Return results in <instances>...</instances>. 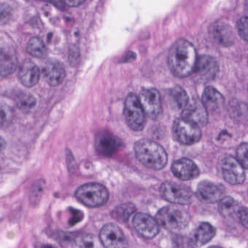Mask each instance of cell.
<instances>
[{
	"instance_id": "obj_6",
	"label": "cell",
	"mask_w": 248,
	"mask_h": 248,
	"mask_svg": "<svg viewBox=\"0 0 248 248\" xmlns=\"http://www.w3.org/2000/svg\"><path fill=\"white\" fill-rule=\"evenodd\" d=\"M160 194L165 200L177 205H189L193 199V194L189 188L172 182H164L160 186Z\"/></svg>"
},
{
	"instance_id": "obj_30",
	"label": "cell",
	"mask_w": 248,
	"mask_h": 248,
	"mask_svg": "<svg viewBox=\"0 0 248 248\" xmlns=\"http://www.w3.org/2000/svg\"><path fill=\"white\" fill-rule=\"evenodd\" d=\"M14 116L13 108L7 103L0 102V128L9 126L13 122Z\"/></svg>"
},
{
	"instance_id": "obj_1",
	"label": "cell",
	"mask_w": 248,
	"mask_h": 248,
	"mask_svg": "<svg viewBox=\"0 0 248 248\" xmlns=\"http://www.w3.org/2000/svg\"><path fill=\"white\" fill-rule=\"evenodd\" d=\"M197 61L196 50L189 41L179 39L170 47L168 63L170 71L176 77L185 78L193 74Z\"/></svg>"
},
{
	"instance_id": "obj_24",
	"label": "cell",
	"mask_w": 248,
	"mask_h": 248,
	"mask_svg": "<svg viewBox=\"0 0 248 248\" xmlns=\"http://www.w3.org/2000/svg\"><path fill=\"white\" fill-rule=\"evenodd\" d=\"M101 242L91 234H83L74 239L72 248H100Z\"/></svg>"
},
{
	"instance_id": "obj_39",
	"label": "cell",
	"mask_w": 248,
	"mask_h": 248,
	"mask_svg": "<svg viewBox=\"0 0 248 248\" xmlns=\"http://www.w3.org/2000/svg\"><path fill=\"white\" fill-rule=\"evenodd\" d=\"M210 248H221L216 247V246H214V247H211Z\"/></svg>"
},
{
	"instance_id": "obj_12",
	"label": "cell",
	"mask_w": 248,
	"mask_h": 248,
	"mask_svg": "<svg viewBox=\"0 0 248 248\" xmlns=\"http://www.w3.org/2000/svg\"><path fill=\"white\" fill-rule=\"evenodd\" d=\"M182 118L201 128L208 124V111L202 101L193 100L183 109Z\"/></svg>"
},
{
	"instance_id": "obj_8",
	"label": "cell",
	"mask_w": 248,
	"mask_h": 248,
	"mask_svg": "<svg viewBox=\"0 0 248 248\" xmlns=\"http://www.w3.org/2000/svg\"><path fill=\"white\" fill-rule=\"evenodd\" d=\"M139 100L146 116L152 119H158L163 113L160 93L155 88L144 89L139 96Z\"/></svg>"
},
{
	"instance_id": "obj_11",
	"label": "cell",
	"mask_w": 248,
	"mask_h": 248,
	"mask_svg": "<svg viewBox=\"0 0 248 248\" xmlns=\"http://www.w3.org/2000/svg\"><path fill=\"white\" fill-rule=\"evenodd\" d=\"M223 177L230 184H241L246 180V173L238 160L231 156H227L221 164Z\"/></svg>"
},
{
	"instance_id": "obj_33",
	"label": "cell",
	"mask_w": 248,
	"mask_h": 248,
	"mask_svg": "<svg viewBox=\"0 0 248 248\" xmlns=\"http://www.w3.org/2000/svg\"><path fill=\"white\" fill-rule=\"evenodd\" d=\"M70 210H71V217L69 221V224L70 225L74 226L83 219L84 214H82L81 211L74 209V208H71Z\"/></svg>"
},
{
	"instance_id": "obj_2",
	"label": "cell",
	"mask_w": 248,
	"mask_h": 248,
	"mask_svg": "<svg viewBox=\"0 0 248 248\" xmlns=\"http://www.w3.org/2000/svg\"><path fill=\"white\" fill-rule=\"evenodd\" d=\"M134 151L137 160L148 168L160 170L167 165V153L160 144L151 140H139L134 145Z\"/></svg>"
},
{
	"instance_id": "obj_14",
	"label": "cell",
	"mask_w": 248,
	"mask_h": 248,
	"mask_svg": "<svg viewBox=\"0 0 248 248\" xmlns=\"http://www.w3.org/2000/svg\"><path fill=\"white\" fill-rule=\"evenodd\" d=\"M224 193L225 188L223 185L208 181L201 182L196 192L198 199L205 203H216L222 199Z\"/></svg>"
},
{
	"instance_id": "obj_18",
	"label": "cell",
	"mask_w": 248,
	"mask_h": 248,
	"mask_svg": "<svg viewBox=\"0 0 248 248\" xmlns=\"http://www.w3.org/2000/svg\"><path fill=\"white\" fill-rule=\"evenodd\" d=\"M212 35L218 45L230 47L234 44V36L232 28L226 20L216 22L212 27Z\"/></svg>"
},
{
	"instance_id": "obj_26",
	"label": "cell",
	"mask_w": 248,
	"mask_h": 248,
	"mask_svg": "<svg viewBox=\"0 0 248 248\" xmlns=\"http://www.w3.org/2000/svg\"><path fill=\"white\" fill-rule=\"evenodd\" d=\"M170 98L173 106L177 109H184L189 103L187 93L180 86H176L170 90Z\"/></svg>"
},
{
	"instance_id": "obj_21",
	"label": "cell",
	"mask_w": 248,
	"mask_h": 248,
	"mask_svg": "<svg viewBox=\"0 0 248 248\" xmlns=\"http://www.w3.org/2000/svg\"><path fill=\"white\" fill-rule=\"evenodd\" d=\"M216 235V230L208 223H202L195 230L189 241V246L193 248H201L209 243Z\"/></svg>"
},
{
	"instance_id": "obj_38",
	"label": "cell",
	"mask_w": 248,
	"mask_h": 248,
	"mask_svg": "<svg viewBox=\"0 0 248 248\" xmlns=\"http://www.w3.org/2000/svg\"><path fill=\"white\" fill-rule=\"evenodd\" d=\"M42 248H55L54 247H52V246H45L42 247Z\"/></svg>"
},
{
	"instance_id": "obj_32",
	"label": "cell",
	"mask_w": 248,
	"mask_h": 248,
	"mask_svg": "<svg viewBox=\"0 0 248 248\" xmlns=\"http://www.w3.org/2000/svg\"><path fill=\"white\" fill-rule=\"evenodd\" d=\"M237 29L240 37L248 44V16L241 17L237 21Z\"/></svg>"
},
{
	"instance_id": "obj_31",
	"label": "cell",
	"mask_w": 248,
	"mask_h": 248,
	"mask_svg": "<svg viewBox=\"0 0 248 248\" xmlns=\"http://www.w3.org/2000/svg\"><path fill=\"white\" fill-rule=\"evenodd\" d=\"M237 160L245 168L248 169V143H243L237 150Z\"/></svg>"
},
{
	"instance_id": "obj_28",
	"label": "cell",
	"mask_w": 248,
	"mask_h": 248,
	"mask_svg": "<svg viewBox=\"0 0 248 248\" xmlns=\"http://www.w3.org/2000/svg\"><path fill=\"white\" fill-rule=\"evenodd\" d=\"M136 211V207L130 202L122 204L112 212L115 219L121 223H125Z\"/></svg>"
},
{
	"instance_id": "obj_15",
	"label": "cell",
	"mask_w": 248,
	"mask_h": 248,
	"mask_svg": "<svg viewBox=\"0 0 248 248\" xmlns=\"http://www.w3.org/2000/svg\"><path fill=\"white\" fill-rule=\"evenodd\" d=\"M218 64L216 58L210 55H201L198 58L195 73L198 80L206 83L215 78L218 72Z\"/></svg>"
},
{
	"instance_id": "obj_3",
	"label": "cell",
	"mask_w": 248,
	"mask_h": 248,
	"mask_svg": "<svg viewBox=\"0 0 248 248\" xmlns=\"http://www.w3.org/2000/svg\"><path fill=\"white\" fill-rule=\"evenodd\" d=\"M76 198L86 206L98 208L107 203L109 192L106 186L100 183H87L77 189Z\"/></svg>"
},
{
	"instance_id": "obj_17",
	"label": "cell",
	"mask_w": 248,
	"mask_h": 248,
	"mask_svg": "<svg viewBox=\"0 0 248 248\" xmlns=\"http://www.w3.org/2000/svg\"><path fill=\"white\" fill-rule=\"evenodd\" d=\"M43 74L48 84L55 87L61 84L65 79V67L58 60H49L44 66Z\"/></svg>"
},
{
	"instance_id": "obj_27",
	"label": "cell",
	"mask_w": 248,
	"mask_h": 248,
	"mask_svg": "<svg viewBox=\"0 0 248 248\" xmlns=\"http://www.w3.org/2000/svg\"><path fill=\"white\" fill-rule=\"evenodd\" d=\"M15 100L17 108L25 113L31 112L36 103V99L30 93L25 92L17 93Z\"/></svg>"
},
{
	"instance_id": "obj_36",
	"label": "cell",
	"mask_w": 248,
	"mask_h": 248,
	"mask_svg": "<svg viewBox=\"0 0 248 248\" xmlns=\"http://www.w3.org/2000/svg\"><path fill=\"white\" fill-rule=\"evenodd\" d=\"M63 2L64 4H67V5L70 6V7H78V6L83 4L84 1L78 0V1H63Z\"/></svg>"
},
{
	"instance_id": "obj_5",
	"label": "cell",
	"mask_w": 248,
	"mask_h": 248,
	"mask_svg": "<svg viewBox=\"0 0 248 248\" xmlns=\"http://www.w3.org/2000/svg\"><path fill=\"white\" fill-rule=\"evenodd\" d=\"M124 115L127 125L131 130L141 131L144 129L146 124V115L138 96L134 93H129L125 99Z\"/></svg>"
},
{
	"instance_id": "obj_29",
	"label": "cell",
	"mask_w": 248,
	"mask_h": 248,
	"mask_svg": "<svg viewBox=\"0 0 248 248\" xmlns=\"http://www.w3.org/2000/svg\"><path fill=\"white\" fill-rule=\"evenodd\" d=\"M45 186V181L42 179L36 181L32 185L30 194H29V199L33 206H36L39 203V201L41 200V198L43 195Z\"/></svg>"
},
{
	"instance_id": "obj_9",
	"label": "cell",
	"mask_w": 248,
	"mask_h": 248,
	"mask_svg": "<svg viewBox=\"0 0 248 248\" xmlns=\"http://www.w3.org/2000/svg\"><path fill=\"white\" fill-rule=\"evenodd\" d=\"M100 240L106 248H128V241L123 231L114 224H108L103 227Z\"/></svg>"
},
{
	"instance_id": "obj_13",
	"label": "cell",
	"mask_w": 248,
	"mask_h": 248,
	"mask_svg": "<svg viewBox=\"0 0 248 248\" xmlns=\"http://www.w3.org/2000/svg\"><path fill=\"white\" fill-rule=\"evenodd\" d=\"M132 223L138 234L146 239L154 238L160 231L158 223L155 218L144 213L136 214Z\"/></svg>"
},
{
	"instance_id": "obj_7",
	"label": "cell",
	"mask_w": 248,
	"mask_h": 248,
	"mask_svg": "<svg viewBox=\"0 0 248 248\" xmlns=\"http://www.w3.org/2000/svg\"><path fill=\"white\" fill-rule=\"evenodd\" d=\"M173 137L176 141L183 145L196 144L202 137L201 128L182 118L176 119L173 125Z\"/></svg>"
},
{
	"instance_id": "obj_34",
	"label": "cell",
	"mask_w": 248,
	"mask_h": 248,
	"mask_svg": "<svg viewBox=\"0 0 248 248\" xmlns=\"http://www.w3.org/2000/svg\"><path fill=\"white\" fill-rule=\"evenodd\" d=\"M241 224L248 230V208L242 207L237 212Z\"/></svg>"
},
{
	"instance_id": "obj_10",
	"label": "cell",
	"mask_w": 248,
	"mask_h": 248,
	"mask_svg": "<svg viewBox=\"0 0 248 248\" xmlns=\"http://www.w3.org/2000/svg\"><path fill=\"white\" fill-rule=\"evenodd\" d=\"M123 146L122 140L108 131H100L96 135L95 148L100 155L111 157Z\"/></svg>"
},
{
	"instance_id": "obj_25",
	"label": "cell",
	"mask_w": 248,
	"mask_h": 248,
	"mask_svg": "<svg viewBox=\"0 0 248 248\" xmlns=\"http://www.w3.org/2000/svg\"><path fill=\"white\" fill-rule=\"evenodd\" d=\"M239 203L231 197H224L218 204V211L222 216L227 218L238 212Z\"/></svg>"
},
{
	"instance_id": "obj_19",
	"label": "cell",
	"mask_w": 248,
	"mask_h": 248,
	"mask_svg": "<svg viewBox=\"0 0 248 248\" xmlns=\"http://www.w3.org/2000/svg\"><path fill=\"white\" fill-rule=\"evenodd\" d=\"M18 79L25 87H33L40 79V70L33 61L26 60L19 68Z\"/></svg>"
},
{
	"instance_id": "obj_4",
	"label": "cell",
	"mask_w": 248,
	"mask_h": 248,
	"mask_svg": "<svg viewBox=\"0 0 248 248\" xmlns=\"http://www.w3.org/2000/svg\"><path fill=\"white\" fill-rule=\"evenodd\" d=\"M155 219L163 228L171 231L185 230L189 222V215L184 210L173 206L161 208L157 212Z\"/></svg>"
},
{
	"instance_id": "obj_16",
	"label": "cell",
	"mask_w": 248,
	"mask_h": 248,
	"mask_svg": "<svg viewBox=\"0 0 248 248\" xmlns=\"http://www.w3.org/2000/svg\"><path fill=\"white\" fill-rule=\"evenodd\" d=\"M173 174L182 181H189L199 176L200 170L192 160L182 158L176 160L172 164Z\"/></svg>"
},
{
	"instance_id": "obj_35",
	"label": "cell",
	"mask_w": 248,
	"mask_h": 248,
	"mask_svg": "<svg viewBox=\"0 0 248 248\" xmlns=\"http://www.w3.org/2000/svg\"><path fill=\"white\" fill-rule=\"evenodd\" d=\"M10 15V7L6 4L0 5V22L6 21Z\"/></svg>"
},
{
	"instance_id": "obj_20",
	"label": "cell",
	"mask_w": 248,
	"mask_h": 248,
	"mask_svg": "<svg viewBox=\"0 0 248 248\" xmlns=\"http://www.w3.org/2000/svg\"><path fill=\"white\" fill-rule=\"evenodd\" d=\"M17 59L16 52L10 47L0 46V76L7 77L16 71Z\"/></svg>"
},
{
	"instance_id": "obj_22",
	"label": "cell",
	"mask_w": 248,
	"mask_h": 248,
	"mask_svg": "<svg viewBox=\"0 0 248 248\" xmlns=\"http://www.w3.org/2000/svg\"><path fill=\"white\" fill-rule=\"evenodd\" d=\"M202 103L208 112H217L224 106V99L217 89L208 87L202 93Z\"/></svg>"
},
{
	"instance_id": "obj_23",
	"label": "cell",
	"mask_w": 248,
	"mask_h": 248,
	"mask_svg": "<svg viewBox=\"0 0 248 248\" xmlns=\"http://www.w3.org/2000/svg\"><path fill=\"white\" fill-rule=\"evenodd\" d=\"M27 51L31 56L41 59L47 55V48L45 42L37 36L31 38L27 44Z\"/></svg>"
},
{
	"instance_id": "obj_37",
	"label": "cell",
	"mask_w": 248,
	"mask_h": 248,
	"mask_svg": "<svg viewBox=\"0 0 248 248\" xmlns=\"http://www.w3.org/2000/svg\"><path fill=\"white\" fill-rule=\"evenodd\" d=\"M5 141H4V140L0 136V154L4 151V149H5Z\"/></svg>"
}]
</instances>
